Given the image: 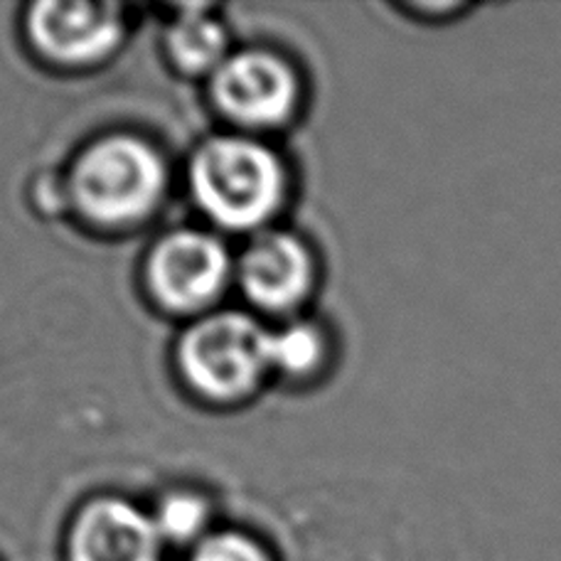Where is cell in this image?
Segmentation results:
<instances>
[{"label":"cell","instance_id":"1","mask_svg":"<svg viewBox=\"0 0 561 561\" xmlns=\"http://www.w3.org/2000/svg\"><path fill=\"white\" fill-rule=\"evenodd\" d=\"M195 195L217 222L252 227L272 215L280 199V168L266 148L222 138L199 150L193 165Z\"/></svg>","mask_w":561,"mask_h":561},{"label":"cell","instance_id":"2","mask_svg":"<svg viewBox=\"0 0 561 561\" xmlns=\"http://www.w3.org/2000/svg\"><path fill=\"white\" fill-rule=\"evenodd\" d=\"M158 156L134 138H112L82 156L75 170V195L87 215L126 222L146 215L163 190Z\"/></svg>","mask_w":561,"mask_h":561},{"label":"cell","instance_id":"3","mask_svg":"<svg viewBox=\"0 0 561 561\" xmlns=\"http://www.w3.org/2000/svg\"><path fill=\"white\" fill-rule=\"evenodd\" d=\"M268 340L272 333L252 318L239 313L207 318L185 337V373L207 394L237 397L252 389L272 365Z\"/></svg>","mask_w":561,"mask_h":561},{"label":"cell","instance_id":"4","mask_svg":"<svg viewBox=\"0 0 561 561\" xmlns=\"http://www.w3.org/2000/svg\"><path fill=\"white\" fill-rule=\"evenodd\" d=\"M227 254L215 239L197 232L173 234L158 247L150 278L158 296L173 308L207 304L225 284Z\"/></svg>","mask_w":561,"mask_h":561},{"label":"cell","instance_id":"5","mask_svg":"<svg viewBox=\"0 0 561 561\" xmlns=\"http://www.w3.org/2000/svg\"><path fill=\"white\" fill-rule=\"evenodd\" d=\"M215 92L225 112L247 124L280 122L294 106L296 82L272 55L244 53L222 65Z\"/></svg>","mask_w":561,"mask_h":561},{"label":"cell","instance_id":"6","mask_svg":"<svg viewBox=\"0 0 561 561\" xmlns=\"http://www.w3.org/2000/svg\"><path fill=\"white\" fill-rule=\"evenodd\" d=\"M37 45L65 62H89L106 55L122 35L116 5L102 3H39L30 20Z\"/></svg>","mask_w":561,"mask_h":561},{"label":"cell","instance_id":"7","mask_svg":"<svg viewBox=\"0 0 561 561\" xmlns=\"http://www.w3.org/2000/svg\"><path fill=\"white\" fill-rule=\"evenodd\" d=\"M158 527L118 500L84 510L72 535L75 561H156Z\"/></svg>","mask_w":561,"mask_h":561},{"label":"cell","instance_id":"8","mask_svg":"<svg viewBox=\"0 0 561 561\" xmlns=\"http://www.w3.org/2000/svg\"><path fill=\"white\" fill-rule=\"evenodd\" d=\"M310 264L296 239L288 234H266L249 247L242 278L256 304L266 308H288L304 296Z\"/></svg>","mask_w":561,"mask_h":561},{"label":"cell","instance_id":"9","mask_svg":"<svg viewBox=\"0 0 561 561\" xmlns=\"http://www.w3.org/2000/svg\"><path fill=\"white\" fill-rule=\"evenodd\" d=\"M170 49L183 67L199 72L219 62L225 49V30L203 13L183 15L170 33Z\"/></svg>","mask_w":561,"mask_h":561},{"label":"cell","instance_id":"10","mask_svg":"<svg viewBox=\"0 0 561 561\" xmlns=\"http://www.w3.org/2000/svg\"><path fill=\"white\" fill-rule=\"evenodd\" d=\"M320 353V340L316 330L306 325H290L272 333L268 340V359L272 365L286 369V373H306L316 363Z\"/></svg>","mask_w":561,"mask_h":561},{"label":"cell","instance_id":"11","mask_svg":"<svg viewBox=\"0 0 561 561\" xmlns=\"http://www.w3.org/2000/svg\"><path fill=\"white\" fill-rule=\"evenodd\" d=\"M205 505L199 503L197 497L190 495H178L170 497L168 503L160 507L158 515V535L165 539H173V542H183L197 535V529L205 525Z\"/></svg>","mask_w":561,"mask_h":561},{"label":"cell","instance_id":"12","mask_svg":"<svg viewBox=\"0 0 561 561\" xmlns=\"http://www.w3.org/2000/svg\"><path fill=\"white\" fill-rule=\"evenodd\" d=\"M193 561H266V557L247 537L219 535L209 537L205 545H199Z\"/></svg>","mask_w":561,"mask_h":561}]
</instances>
